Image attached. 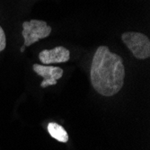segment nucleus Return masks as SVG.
<instances>
[{"instance_id": "1", "label": "nucleus", "mask_w": 150, "mask_h": 150, "mask_svg": "<svg viewBox=\"0 0 150 150\" xmlns=\"http://www.w3.org/2000/svg\"><path fill=\"white\" fill-rule=\"evenodd\" d=\"M125 69L123 59L110 51L107 46H100L92 61L90 78L94 90L103 96L118 93L124 84Z\"/></svg>"}, {"instance_id": "3", "label": "nucleus", "mask_w": 150, "mask_h": 150, "mask_svg": "<svg viewBox=\"0 0 150 150\" xmlns=\"http://www.w3.org/2000/svg\"><path fill=\"white\" fill-rule=\"evenodd\" d=\"M51 33V27L45 21L31 20L23 23L22 35L24 39L23 46H30L40 39H44Z\"/></svg>"}, {"instance_id": "2", "label": "nucleus", "mask_w": 150, "mask_h": 150, "mask_svg": "<svg viewBox=\"0 0 150 150\" xmlns=\"http://www.w3.org/2000/svg\"><path fill=\"white\" fill-rule=\"evenodd\" d=\"M122 42L138 59H146L150 57V40L141 33L127 32L121 35Z\"/></svg>"}, {"instance_id": "4", "label": "nucleus", "mask_w": 150, "mask_h": 150, "mask_svg": "<svg viewBox=\"0 0 150 150\" xmlns=\"http://www.w3.org/2000/svg\"><path fill=\"white\" fill-rule=\"evenodd\" d=\"M33 69L37 75L43 77V81L40 84V86L43 88L50 86L57 85L58 80L62 77L64 73L62 69H60L59 67H53V66L33 64Z\"/></svg>"}, {"instance_id": "7", "label": "nucleus", "mask_w": 150, "mask_h": 150, "mask_svg": "<svg viewBox=\"0 0 150 150\" xmlns=\"http://www.w3.org/2000/svg\"><path fill=\"white\" fill-rule=\"evenodd\" d=\"M6 38L4 30L2 29V27L0 26V52L3 51L6 49Z\"/></svg>"}, {"instance_id": "8", "label": "nucleus", "mask_w": 150, "mask_h": 150, "mask_svg": "<svg viewBox=\"0 0 150 150\" xmlns=\"http://www.w3.org/2000/svg\"><path fill=\"white\" fill-rule=\"evenodd\" d=\"M24 50H25V46H23V47L21 48V50H21V52H23V51H24Z\"/></svg>"}, {"instance_id": "5", "label": "nucleus", "mask_w": 150, "mask_h": 150, "mask_svg": "<svg viewBox=\"0 0 150 150\" xmlns=\"http://www.w3.org/2000/svg\"><path fill=\"white\" fill-rule=\"evenodd\" d=\"M70 52L63 46H58L52 50H44L39 54L40 62L44 65L63 63L69 60Z\"/></svg>"}, {"instance_id": "6", "label": "nucleus", "mask_w": 150, "mask_h": 150, "mask_svg": "<svg viewBox=\"0 0 150 150\" xmlns=\"http://www.w3.org/2000/svg\"><path fill=\"white\" fill-rule=\"evenodd\" d=\"M48 131L53 139L59 140V142L66 143L69 140V135L65 129L55 122H51L48 125Z\"/></svg>"}]
</instances>
